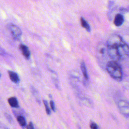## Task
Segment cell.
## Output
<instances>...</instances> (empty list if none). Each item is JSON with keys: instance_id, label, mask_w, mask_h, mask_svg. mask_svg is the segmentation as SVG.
<instances>
[{"instance_id": "3", "label": "cell", "mask_w": 129, "mask_h": 129, "mask_svg": "<svg viewBox=\"0 0 129 129\" xmlns=\"http://www.w3.org/2000/svg\"><path fill=\"white\" fill-rule=\"evenodd\" d=\"M117 106L122 114L126 118H128L129 117V102L125 100H120L117 103Z\"/></svg>"}, {"instance_id": "7", "label": "cell", "mask_w": 129, "mask_h": 129, "mask_svg": "<svg viewBox=\"0 0 129 129\" xmlns=\"http://www.w3.org/2000/svg\"><path fill=\"white\" fill-rule=\"evenodd\" d=\"M8 72H9L8 73H9L10 78L11 80V81L15 83H19L20 81V79H19V77L18 74L16 73H15V72H13V71H9Z\"/></svg>"}, {"instance_id": "18", "label": "cell", "mask_w": 129, "mask_h": 129, "mask_svg": "<svg viewBox=\"0 0 129 129\" xmlns=\"http://www.w3.org/2000/svg\"><path fill=\"white\" fill-rule=\"evenodd\" d=\"M0 77H1V74H0Z\"/></svg>"}, {"instance_id": "6", "label": "cell", "mask_w": 129, "mask_h": 129, "mask_svg": "<svg viewBox=\"0 0 129 129\" xmlns=\"http://www.w3.org/2000/svg\"><path fill=\"white\" fill-rule=\"evenodd\" d=\"M20 49L22 51L23 55L27 59H29L30 56V52L28 48H27V46L23 44H21L20 46Z\"/></svg>"}, {"instance_id": "12", "label": "cell", "mask_w": 129, "mask_h": 129, "mask_svg": "<svg viewBox=\"0 0 129 129\" xmlns=\"http://www.w3.org/2000/svg\"><path fill=\"white\" fill-rule=\"evenodd\" d=\"M43 103H44V105L45 106V111L46 112V113H47V115H50L51 114V111L49 108V104L48 101L45 100H43Z\"/></svg>"}, {"instance_id": "1", "label": "cell", "mask_w": 129, "mask_h": 129, "mask_svg": "<svg viewBox=\"0 0 129 129\" xmlns=\"http://www.w3.org/2000/svg\"><path fill=\"white\" fill-rule=\"evenodd\" d=\"M106 49L107 55L115 61L125 60L129 56V46L118 35H112L108 38Z\"/></svg>"}, {"instance_id": "10", "label": "cell", "mask_w": 129, "mask_h": 129, "mask_svg": "<svg viewBox=\"0 0 129 129\" xmlns=\"http://www.w3.org/2000/svg\"><path fill=\"white\" fill-rule=\"evenodd\" d=\"M80 21H81V24L83 28H84L87 31L90 32V27L89 24L87 23V22L86 21V20L83 18L81 17L80 18Z\"/></svg>"}, {"instance_id": "15", "label": "cell", "mask_w": 129, "mask_h": 129, "mask_svg": "<svg viewBox=\"0 0 129 129\" xmlns=\"http://www.w3.org/2000/svg\"><path fill=\"white\" fill-rule=\"evenodd\" d=\"M26 128L28 129H34V127H33V125L32 124V123H31V122L29 123V125H27Z\"/></svg>"}, {"instance_id": "17", "label": "cell", "mask_w": 129, "mask_h": 129, "mask_svg": "<svg viewBox=\"0 0 129 129\" xmlns=\"http://www.w3.org/2000/svg\"><path fill=\"white\" fill-rule=\"evenodd\" d=\"M3 53H4L3 50L1 48H0V55H2Z\"/></svg>"}, {"instance_id": "9", "label": "cell", "mask_w": 129, "mask_h": 129, "mask_svg": "<svg viewBox=\"0 0 129 129\" xmlns=\"http://www.w3.org/2000/svg\"><path fill=\"white\" fill-rule=\"evenodd\" d=\"M80 67H81L82 74H83L85 79H86V80H88V74H87V71L86 69L85 64L84 62H83V61H82V62L81 63Z\"/></svg>"}, {"instance_id": "14", "label": "cell", "mask_w": 129, "mask_h": 129, "mask_svg": "<svg viewBox=\"0 0 129 129\" xmlns=\"http://www.w3.org/2000/svg\"><path fill=\"white\" fill-rule=\"evenodd\" d=\"M90 127L92 129H98L97 125L94 123H92L90 124Z\"/></svg>"}, {"instance_id": "2", "label": "cell", "mask_w": 129, "mask_h": 129, "mask_svg": "<svg viewBox=\"0 0 129 129\" xmlns=\"http://www.w3.org/2000/svg\"><path fill=\"white\" fill-rule=\"evenodd\" d=\"M106 69L112 78L117 81H121L123 79V71L120 65L116 61H111L107 62Z\"/></svg>"}, {"instance_id": "5", "label": "cell", "mask_w": 129, "mask_h": 129, "mask_svg": "<svg viewBox=\"0 0 129 129\" xmlns=\"http://www.w3.org/2000/svg\"><path fill=\"white\" fill-rule=\"evenodd\" d=\"M125 21L124 17L121 14H118L116 15L115 19H114V24L116 26L119 27Z\"/></svg>"}, {"instance_id": "16", "label": "cell", "mask_w": 129, "mask_h": 129, "mask_svg": "<svg viewBox=\"0 0 129 129\" xmlns=\"http://www.w3.org/2000/svg\"><path fill=\"white\" fill-rule=\"evenodd\" d=\"M120 11L121 12H126V9H125V8H120Z\"/></svg>"}, {"instance_id": "13", "label": "cell", "mask_w": 129, "mask_h": 129, "mask_svg": "<svg viewBox=\"0 0 129 129\" xmlns=\"http://www.w3.org/2000/svg\"><path fill=\"white\" fill-rule=\"evenodd\" d=\"M50 106L51 107V109L53 110V111L55 112V102L53 100L50 101Z\"/></svg>"}, {"instance_id": "4", "label": "cell", "mask_w": 129, "mask_h": 129, "mask_svg": "<svg viewBox=\"0 0 129 129\" xmlns=\"http://www.w3.org/2000/svg\"><path fill=\"white\" fill-rule=\"evenodd\" d=\"M9 29L14 37L19 38L22 35V32L21 30L16 25L11 24L9 26Z\"/></svg>"}, {"instance_id": "8", "label": "cell", "mask_w": 129, "mask_h": 129, "mask_svg": "<svg viewBox=\"0 0 129 129\" xmlns=\"http://www.w3.org/2000/svg\"><path fill=\"white\" fill-rule=\"evenodd\" d=\"M8 102L10 106L15 107V108H17L19 107V104L18 102L17 101V99L16 98H15L14 97H12L8 99Z\"/></svg>"}, {"instance_id": "11", "label": "cell", "mask_w": 129, "mask_h": 129, "mask_svg": "<svg viewBox=\"0 0 129 129\" xmlns=\"http://www.w3.org/2000/svg\"><path fill=\"white\" fill-rule=\"evenodd\" d=\"M17 120L19 123V124L23 128L26 126V121L25 120L24 117L21 116H19L17 117Z\"/></svg>"}]
</instances>
